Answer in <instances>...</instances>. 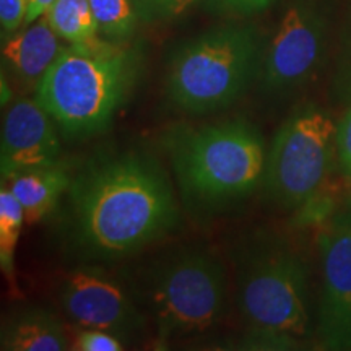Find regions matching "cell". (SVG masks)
Masks as SVG:
<instances>
[{"label":"cell","mask_w":351,"mask_h":351,"mask_svg":"<svg viewBox=\"0 0 351 351\" xmlns=\"http://www.w3.org/2000/svg\"><path fill=\"white\" fill-rule=\"evenodd\" d=\"M238 306L245 345L254 350H298L313 339L309 271L283 245L254 249L239 263Z\"/></svg>","instance_id":"277c9868"},{"label":"cell","mask_w":351,"mask_h":351,"mask_svg":"<svg viewBox=\"0 0 351 351\" xmlns=\"http://www.w3.org/2000/svg\"><path fill=\"white\" fill-rule=\"evenodd\" d=\"M348 207H350L348 212H351V195H350V199H348Z\"/></svg>","instance_id":"d4e9b609"},{"label":"cell","mask_w":351,"mask_h":351,"mask_svg":"<svg viewBox=\"0 0 351 351\" xmlns=\"http://www.w3.org/2000/svg\"><path fill=\"white\" fill-rule=\"evenodd\" d=\"M0 348L3 351H64L69 348V339L54 314L29 307L3 322Z\"/></svg>","instance_id":"4fadbf2b"},{"label":"cell","mask_w":351,"mask_h":351,"mask_svg":"<svg viewBox=\"0 0 351 351\" xmlns=\"http://www.w3.org/2000/svg\"><path fill=\"white\" fill-rule=\"evenodd\" d=\"M57 296L65 315L77 327L130 337L145 326L142 313L125 288L101 267L82 265L69 270Z\"/></svg>","instance_id":"9c48e42d"},{"label":"cell","mask_w":351,"mask_h":351,"mask_svg":"<svg viewBox=\"0 0 351 351\" xmlns=\"http://www.w3.org/2000/svg\"><path fill=\"white\" fill-rule=\"evenodd\" d=\"M326 47V21L309 2L288 7L261 60V86L270 96H287L317 72Z\"/></svg>","instance_id":"ba28073f"},{"label":"cell","mask_w":351,"mask_h":351,"mask_svg":"<svg viewBox=\"0 0 351 351\" xmlns=\"http://www.w3.org/2000/svg\"><path fill=\"white\" fill-rule=\"evenodd\" d=\"M73 348L80 351H121L124 350V341L112 332L78 327Z\"/></svg>","instance_id":"ac0fdd59"},{"label":"cell","mask_w":351,"mask_h":351,"mask_svg":"<svg viewBox=\"0 0 351 351\" xmlns=\"http://www.w3.org/2000/svg\"><path fill=\"white\" fill-rule=\"evenodd\" d=\"M165 147L187 207L218 212L262 186L267 150L244 117L199 127H174Z\"/></svg>","instance_id":"7a4b0ae2"},{"label":"cell","mask_w":351,"mask_h":351,"mask_svg":"<svg viewBox=\"0 0 351 351\" xmlns=\"http://www.w3.org/2000/svg\"><path fill=\"white\" fill-rule=\"evenodd\" d=\"M335 158L337 124L322 108L304 104L276 130L262 187L280 208H301L326 186Z\"/></svg>","instance_id":"52a82bcc"},{"label":"cell","mask_w":351,"mask_h":351,"mask_svg":"<svg viewBox=\"0 0 351 351\" xmlns=\"http://www.w3.org/2000/svg\"><path fill=\"white\" fill-rule=\"evenodd\" d=\"M54 2L56 0H29L28 15H26L25 25H32L33 21H36L43 15H46Z\"/></svg>","instance_id":"603a6c76"},{"label":"cell","mask_w":351,"mask_h":351,"mask_svg":"<svg viewBox=\"0 0 351 351\" xmlns=\"http://www.w3.org/2000/svg\"><path fill=\"white\" fill-rule=\"evenodd\" d=\"M322 258L317 335L320 348L351 351V212L335 215L319 234Z\"/></svg>","instance_id":"30bf717a"},{"label":"cell","mask_w":351,"mask_h":351,"mask_svg":"<svg viewBox=\"0 0 351 351\" xmlns=\"http://www.w3.org/2000/svg\"><path fill=\"white\" fill-rule=\"evenodd\" d=\"M60 38L46 15L3 41L2 56L21 85L34 88L62 52Z\"/></svg>","instance_id":"7c38bea8"},{"label":"cell","mask_w":351,"mask_h":351,"mask_svg":"<svg viewBox=\"0 0 351 351\" xmlns=\"http://www.w3.org/2000/svg\"><path fill=\"white\" fill-rule=\"evenodd\" d=\"M12 99V91L10 86L5 83V77L2 75V108H5V104Z\"/></svg>","instance_id":"cb8c5ba5"},{"label":"cell","mask_w":351,"mask_h":351,"mask_svg":"<svg viewBox=\"0 0 351 351\" xmlns=\"http://www.w3.org/2000/svg\"><path fill=\"white\" fill-rule=\"evenodd\" d=\"M57 124L36 98H19L3 116L0 173L10 182L16 176L60 163Z\"/></svg>","instance_id":"8fae6325"},{"label":"cell","mask_w":351,"mask_h":351,"mask_svg":"<svg viewBox=\"0 0 351 351\" xmlns=\"http://www.w3.org/2000/svg\"><path fill=\"white\" fill-rule=\"evenodd\" d=\"M138 75L137 52L99 39L64 47L34 90L69 142L88 140L111 125Z\"/></svg>","instance_id":"3957f363"},{"label":"cell","mask_w":351,"mask_h":351,"mask_svg":"<svg viewBox=\"0 0 351 351\" xmlns=\"http://www.w3.org/2000/svg\"><path fill=\"white\" fill-rule=\"evenodd\" d=\"M25 212L10 187L2 184L0 191V267L3 275L12 282L15 271V251L19 245Z\"/></svg>","instance_id":"2e32d148"},{"label":"cell","mask_w":351,"mask_h":351,"mask_svg":"<svg viewBox=\"0 0 351 351\" xmlns=\"http://www.w3.org/2000/svg\"><path fill=\"white\" fill-rule=\"evenodd\" d=\"M98 29L111 39H125L135 26L130 0H90Z\"/></svg>","instance_id":"e0dca14e"},{"label":"cell","mask_w":351,"mask_h":351,"mask_svg":"<svg viewBox=\"0 0 351 351\" xmlns=\"http://www.w3.org/2000/svg\"><path fill=\"white\" fill-rule=\"evenodd\" d=\"M29 0H0V26L2 36H12L25 23Z\"/></svg>","instance_id":"ffe728a7"},{"label":"cell","mask_w":351,"mask_h":351,"mask_svg":"<svg viewBox=\"0 0 351 351\" xmlns=\"http://www.w3.org/2000/svg\"><path fill=\"white\" fill-rule=\"evenodd\" d=\"M275 0H208L210 7L215 10L239 13V15H251L269 8Z\"/></svg>","instance_id":"7402d4cb"},{"label":"cell","mask_w":351,"mask_h":351,"mask_svg":"<svg viewBox=\"0 0 351 351\" xmlns=\"http://www.w3.org/2000/svg\"><path fill=\"white\" fill-rule=\"evenodd\" d=\"M145 10L153 15L171 19V16H179L187 12L199 0H140Z\"/></svg>","instance_id":"44dd1931"},{"label":"cell","mask_w":351,"mask_h":351,"mask_svg":"<svg viewBox=\"0 0 351 351\" xmlns=\"http://www.w3.org/2000/svg\"><path fill=\"white\" fill-rule=\"evenodd\" d=\"M72 174L62 165L23 173L10 181V191L25 212L26 225H36L57 207L70 186Z\"/></svg>","instance_id":"5bb4252c"},{"label":"cell","mask_w":351,"mask_h":351,"mask_svg":"<svg viewBox=\"0 0 351 351\" xmlns=\"http://www.w3.org/2000/svg\"><path fill=\"white\" fill-rule=\"evenodd\" d=\"M337 163L345 181L351 184V108L337 124Z\"/></svg>","instance_id":"d6986e66"},{"label":"cell","mask_w":351,"mask_h":351,"mask_svg":"<svg viewBox=\"0 0 351 351\" xmlns=\"http://www.w3.org/2000/svg\"><path fill=\"white\" fill-rule=\"evenodd\" d=\"M147 296L160 345L202 335L225 313V269L212 252L186 249L156 265Z\"/></svg>","instance_id":"8992f818"},{"label":"cell","mask_w":351,"mask_h":351,"mask_svg":"<svg viewBox=\"0 0 351 351\" xmlns=\"http://www.w3.org/2000/svg\"><path fill=\"white\" fill-rule=\"evenodd\" d=\"M262 47L251 25H226L192 39L171 60L166 95L191 116L231 108L258 77Z\"/></svg>","instance_id":"5b68a950"},{"label":"cell","mask_w":351,"mask_h":351,"mask_svg":"<svg viewBox=\"0 0 351 351\" xmlns=\"http://www.w3.org/2000/svg\"><path fill=\"white\" fill-rule=\"evenodd\" d=\"M62 215L67 244L95 262L137 254L179 225L168 174L140 152L90 158L70 179Z\"/></svg>","instance_id":"6da1fadb"},{"label":"cell","mask_w":351,"mask_h":351,"mask_svg":"<svg viewBox=\"0 0 351 351\" xmlns=\"http://www.w3.org/2000/svg\"><path fill=\"white\" fill-rule=\"evenodd\" d=\"M57 36L70 44H83L98 39L90 0H56L46 13Z\"/></svg>","instance_id":"9a60e30c"}]
</instances>
